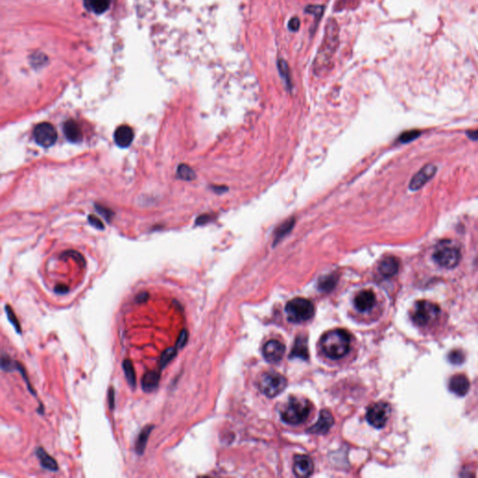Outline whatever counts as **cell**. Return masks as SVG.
Returning <instances> with one entry per match:
<instances>
[{
  "instance_id": "6da1fadb",
  "label": "cell",
  "mask_w": 478,
  "mask_h": 478,
  "mask_svg": "<svg viewBox=\"0 0 478 478\" xmlns=\"http://www.w3.org/2000/svg\"><path fill=\"white\" fill-rule=\"evenodd\" d=\"M320 348L328 358L338 360L348 354L350 349V336L341 329L328 331L320 339Z\"/></svg>"
},
{
  "instance_id": "7a4b0ae2",
  "label": "cell",
  "mask_w": 478,
  "mask_h": 478,
  "mask_svg": "<svg viewBox=\"0 0 478 478\" xmlns=\"http://www.w3.org/2000/svg\"><path fill=\"white\" fill-rule=\"evenodd\" d=\"M311 412V403L303 397H291L281 411V419L289 425L304 422Z\"/></svg>"
},
{
  "instance_id": "3957f363",
  "label": "cell",
  "mask_w": 478,
  "mask_h": 478,
  "mask_svg": "<svg viewBox=\"0 0 478 478\" xmlns=\"http://www.w3.org/2000/svg\"><path fill=\"white\" fill-rule=\"evenodd\" d=\"M285 311L290 322L301 323L311 319L314 316L315 308L309 300L298 297L288 302Z\"/></svg>"
},
{
  "instance_id": "277c9868",
  "label": "cell",
  "mask_w": 478,
  "mask_h": 478,
  "mask_svg": "<svg viewBox=\"0 0 478 478\" xmlns=\"http://www.w3.org/2000/svg\"><path fill=\"white\" fill-rule=\"evenodd\" d=\"M440 312L438 304L427 300H420L415 304L414 310L411 314V319L418 326H425L437 319Z\"/></svg>"
},
{
  "instance_id": "5b68a950",
  "label": "cell",
  "mask_w": 478,
  "mask_h": 478,
  "mask_svg": "<svg viewBox=\"0 0 478 478\" xmlns=\"http://www.w3.org/2000/svg\"><path fill=\"white\" fill-rule=\"evenodd\" d=\"M286 386V378L277 372L266 373L259 381L260 390L269 398L278 396L285 389Z\"/></svg>"
},
{
  "instance_id": "8992f818",
  "label": "cell",
  "mask_w": 478,
  "mask_h": 478,
  "mask_svg": "<svg viewBox=\"0 0 478 478\" xmlns=\"http://www.w3.org/2000/svg\"><path fill=\"white\" fill-rule=\"evenodd\" d=\"M462 258L459 249L449 243L441 244L433 253L434 262L444 268L451 269L459 265Z\"/></svg>"
},
{
  "instance_id": "52a82bcc",
  "label": "cell",
  "mask_w": 478,
  "mask_h": 478,
  "mask_svg": "<svg viewBox=\"0 0 478 478\" xmlns=\"http://www.w3.org/2000/svg\"><path fill=\"white\" fill-rule=\"evenodd\" d=\"M390 413L391 408L387 402H376L367 410L366 418L373 427L380 429L386 425Z\"/></svg>"
},
{
  "instance_id": "ba28073f",
  "label": "cell",
  "mask_w": 478,
  "mask_h": 478,
  "mask_svg": "<svg viewBox=\"0 0 478 478\" xmlns=\"http://www.w3.org/2000/svg\"><path fill=\"white\" fill-rule=\"evenodd\" d=\"M33 137L35 141L43 148L52 147L57 140V131L50 122H40L34 128Z\"/></svg>"
},
{
  "instance_id": "9c48e42d",
  "label": "cell",
  "mask_w": 478,
  "mask_h": 478,
  "mask_svg": "<svg viewBox=\"0 0 478 478\" xmlns=\"http://www.w3.org/2000/svg\"><path fill=\"white\" fill-rule=\"evenodd\" d=\"M263 354L268 363H279L285 354V346L279 340H269L263 348Z\"/></svg>"
},
{
  "instance_id": "30bf717a",
  "label": "cell",
  "mask_w": 478,
  "mask_h": 478,
  "mask_svg": "<svg viewBox=\"0 0 478 478\" xmlns=\"http://www.w3.org/2000/svg\"><path fill=\"white\" fill-rule=\"evenodd\" d=\"M436 167L432 164L421 168L411 180L409 184L410 190L417 191L421 189L426 183L433 179V176L436 173Z\"/></svg>"
},
{
  "instance_id": "8fae6325",
  "label": "cell",
  "mask_w": 478,
  "mask_h": 478,
  "mask_svg": "<svg viewBox=\"0 0 478 478\" xmlns=\"http://www.w3.org/2000/svg\"><path fill=\"white\" fill-rule=\"evenodd\" d=\"M314 464L308 456L297 455L294 458L293 472L298 478H307L312 475Z\"/></svg>"
},
{
  "instance_id": "7c38bea8",
  "label": "cell",
  "mask_w": 478,
  "mask_h": 478,
  "mask_svg": "<svg viewBox=\"0 0 478 478\" xmlns=\"http://www.w3.org/2000/svg\"><path fill=\"white\" fill-rule=\"evenodd\" d=\"M334 418L328 410H322L319 414V420L312 426L308 432L315 434H325L334 425Z\"/></svg>"
},
{
  "instance_id": "4fadbf2b",
  "label": "cell",
  "mask_w": 478,
  "mask_h": 478,
  "mask_svg": "<svg viewBox=\"0 0 478 478\" xmlns=\"http://www.w3.org/2000/svg\"><path fill=\"white\" fill-rule=\"evenodd\" d=\"M377 303L376 295L372 290L366 289L359 292L355 297L354 304L360 312L370 311Z\"/></svg>"
},
{
  "instance_id": "5bb4252c",
  "label": "cell",
  "mask_w": 478,
  "mask_h": 478,
  "mask_svg": "<svg viewBox=\"0 0 478 478\" xmlns=\"http://www.w3.org/2000/svg\"><path fill=\"white\" fill-rule=\"evenodd\" d=\"M134 131L129 125H121L114 133V141L120 148H127L134 140Z\"/></svg>"
},
{
  "instance_id": "9a60e30c",
  "label": "cell",
  "mask_w": 478,
  "mask_h": 478,
  "mask_svg": "<svg viewBox=\"0 0 478 478\" xmlns=\"http://www.w3.org/2000/svg\"><path fill=\"white\" fill-rule=\"evenodd\" d=\"M448 387L454 394L462 397L467 394L469 391L470 382L464 375H455L449 380Z\"/></svg>"
},
{
  "instance_id": "2e32d148",
  "label": "cell",
  "mask_w": 478,
  "mask_h": 478,
  "mask_svg": "<svg viewBox=\"0 0 478 478\" xmlns=\"http://www.w3.org/2000/svg\"><path fill=\"white\" fill-rule=\"evenodd\" d=\"M63 131L66 138L72 143L80 142L83 139L82 128L80 124L74 120H68L67 122H65Z\"/></svg>"
},
{
  "instance_id": "e0dca14e",
  "label": "cell",
  "mask_w": 478,
  "mask_h": 478,
  "mask_svg": "<svg viewBox=\"0 0 478 478\" xmlns=\"http://www.w3.org/2000/svg\"><path fill=\"white\" fill-rule=\"evenodd\" d=\"M399 270V262L394 257L383 259L379 266L380 273L385 278H391Z\"/></svg>"
},
{
  "instance_id": "ac0fdd59",
  "label": "cell",
  "mask_w": 478,
  "mask_h": 478,
  "mask_svg": "<svg viewBox=\"0 0 478 478\" xmlns=\"http://www.w3.org/2000/svg\"><path fill=\"white\" fill-rule=\"evenodd\" d=\"M160 373L157 371H150L143 376L141 380V387L145 392L154 391L160 383Z\"/></svg>"
},
{
  "instance_id": "d6986e66",
  "label": "cell",
  "mask_w": 478,
  "mask_h": 478,
  "mask_svg": "<svg viewBox=\"0 0 478 478\" xmlns=\"http://www.w3.org/2000/svg\"><path fill=\"white\" fill-rule=\"evenodd\" d=\"M153 429H154V426L147 425L145 426L144 428L140 431V433L137 436L136 446H135V450H136L137 455L141 456L144 454L149 437H150Z\"/></svg>"
},
{
  "instance_id": "ffe728a7",
  "label": "cell",
  "mask_w": 478,
  "mask_h": 478,
  "mask_svg": "<svg viewBox=\"0 0 478 478\" xmlns=\"http://www.w3.org/2000/svg\"><path fill=\"white\" fill-rule=\"evenodd\" d=\"M290 358H300L301 360H307L309 354H308V349H307V342L306 338L304 336H299L294 343L293 349L291 350V353L289 355Z\"/></svg>"
},
{
  "instance_id": "44dd1931",
  "label": "cell",
  "mask_w": 478,
  "mask_h": 478,
  "mask_svg": "<svg viewBox=\"0 0 478 478\" xmlns=\"http://www.w3.org/2000/svg\"><path fill=\"white\" fill-rule=\"evenodd\" d=\"M294 224L295 220L293 218H290L282 222L281 225H279L274 233V245H277L286 235H288L291 232Z\"/></svg>"
},
{
  "instance_id": "7402d4cb",
  "label": "cell",
  "mask_w": 478,
  "mask_h": 478,
  "mask_svg": "<svg viewBox=\"0 0 478 478\" xmlns=\"http://www.w3.org/2000/svg\"><path fill=\"white\" fill-rule=\"evenodd\" d=\"M36 454L39 460V463L44 469L52 471V472H56L58 470V465L56 461L53 459V457L49 455L43 448H38L36 450Z\"/></svg>"
},
{
  "instance_id": "603a6c76",
  "label": "cell",
  "mask_w": 478,
  "mask_h": 478,
  "mask_svg": "<svg viewBox=\"0 0 478 478\" xmlns=\"http://www.w3.org/2000/svg\"><path fill=\"white\" fill-rule=\"evenodd\" d=\"M111 0H84V6L96 14H102L110 6Z\"/></svg>"
},
{
  "instance_id": "cb8c5ba5",
  "label": "cell",
  "mask_w": 478,
  "mask_h": 478,
  "mask_svg": "<svg viewBox=\"0 0 478 478\" xmlns=\"http://www.w3.org/2000/svg\"><path fill=\"white\" fill-rule=\"evenodd\" d=\"M122 369H123L125 379L127 380L130 387H133V388L136 387L137 377H136V371H135L133 363L128 359L124 360L123 363H122Z\"/></svg>"
},
{
  "instance_id": "d4e9b609",
  "label": "cell",
  "mask_w": 478,
  "mask_h": 478,
  "mask_svg": "<svg viewBox=\"0 0 478 478\" xmlns=\"http://www.w3.org/2000/svg\"><path fill=\"white\" fill-rule=\"evenodd\" d=\"M177 176H178L179 179L183 180V181H192L195 178V173L189 166H187L185 164H182L178 167Z\"/></svg>"
},
{
  "instance_id": "484cf974",
  "label": "cell",
  "mask_w": 478,
  "mask_h": 478,
  "mask_svg": "<svg viewBox=\"0 0 478 478\" xmlns=\"http://www.w3.org/2000/svg\"><path fill=\"white\" fill-rule=\"evenodd\" d=\"M337 281H338V276L335 274H331L329 276H326L325 278H323L322 280H320L319 288L324 291H329L334 288Z\"/></svg>"
},
{
  "instance_id": "4316f807",
  "label": "cell",
  "mask_w": 478,
  "mask_h": 478,
  "mask_svg": "<svg viewBox=\"0 0 478 478\" xmlns=\"http://www.w3.org/2000/svg\"><path fill=\"white\" fill-rule=\"evenodd\" d=\"M278 68H279L280 74L282 77L283 81L285 82V84L287 85L288 89H290L291 88V80H290V73H289L288 64L283 59H281V60H279V63H278Z\"/></svg>"
},
{
  "instance_id": "83f0119b",
  "label": "cell",
  "mask_w": 478,
  "mask_h": 478,
  "mask_svg": "<svg viewBox=\"0 0 478 478\" xmlns=\"http://www.w3.org/2000/svg\"><path fill=\"white\" fill-rule=\"evenodd\" d=\"M177 353H178L177 347L166 349L160 358V367L162 369L167 367V365L174 359L175 357L177 356Z\"/></svg>"
},
{
  "instance_id": "f1b7e54d",
  "label": "cell",
  "mask_w": 478,
  "mask_h": 478,
  "mask_svg": "<svg viewBox=\"0 0 478 478\" xmlns=\"http://www.w3.org/2000/svg\"><path fill=\"white\" fill-rule=\"evenodd\" d=\"M448 361L452 365H462L465 361V354L461 349H453L448 354Z\"/></svg>"
},
{
  "instance_id": "f546056e",
  "label": "cell",
  "mask_w": 478,
  "mask_h": 478,
  "mask_svg": "<svg viewBox=\"0 0 478 478\" xmlns=\"http://www.w3.org/2000/svg\"><path fill=\"white\" fill-rule=\"evenodd\" d=\"M5 311H6V314H7V318H8V321L10 322V324H11L12 326L14 327L16 332H17L18 334H20V333H21V325H20L19 320H18L17 317H16L15 313L13 312V310L11 309V307H10L8 304L5 305Z\"/></svg>"
},
{
  "instance_id": "4dcf8cb0",
  "label": "cell",
  "mask_w": 478,
  "mask_h": 478,
  "mask_svg": "<svg viewBox=\"0 0 478 478\" xmlns=\"http://www.w3.org/2000/svg\"><path fill=\"white\" fill-rule=\"evenodd\" d=\"M17 365H18V363H17L16 361L15 362L12 361L9 357L5 356V355L2 356L1 366H2V369H3L4 371L11 372V371L17 370Z\"/></svg>"
},
{
  "instance_id": "1f68e13d",
  "label": "cell",
  "mask_w": 478,
  "mask_h": 478,
  "mask_svg": "<svg viewBox=\"0 0 478 478\" xmlns=\"http://www.w3.org/2000/svg\"><path fill=\"white\" fill-rule=\"evenodd\" d=\"M419 135H420V133L417 130L407 131V132H405V133L401 135V137H399V140L402 143H406V142H409L411 140H414Z\"/></svg>"
},
{
  "instance_id": "d6a6232c",
  "label": "cell",
  "mask_w": 478,
  "mask_h": 478,
  "mask_svg": "<svg viewBox=\"0 0 478 478\" xmlns=\"http://www.w3.org/2000/svg\"><path fill=\"white\" fill-rule=\"evenodd\" d=\"M323 11H324V7H323V6L311 5V6H307L306 8H305V12L313 14L315 17H318L319 19H320V18L322 17Z\"/></svg>"
},
{
  "instance_id": "836d02e7",
  "label": "cell",
  "mask_w": 478,
  "mask_h": 478,
  "mask_svg": "<svg viewBox=\"0 0 478 478\" xmlns=\"http://www.w3.org/2000/svg\"><path fill=\"white\" fill-rule=\"evenodd\" d=\"M188 338H189L188 331H187L186 329H183V331L181 332V334H180V336H179V338H178V340H177V343H176L177 349H183V347L187 344Z\"/></svg>"
},
{
  "instance_id": "e575fe53",
  "label": "cell",
  "mask_w": 478,
  "mask_h": 478,
  "mask_svg": "<svg viewBox=\"0 0 478 478\" xmlns=\"http://www.w3.org/2000/svg\"><path fill=\"white\" fill-rule=\"evenodd\" d=\"M88 220H89V222L91 223L94 227H96V229H100V230L104 229V223H103L101 220H99V219H97L96 216L90 215V216L88 217Z\"/></svg>"
},
{
  "instance_id": "d590c367",
  "label": "cell",
  "mask_w": 478,
  "mask_h": 478,
  "mask_svg": "<svg viewBox=\"0 0 478 478\" xmlns=\"http://www.w3.org/2000/svg\"><path fill=\"white\" fill-rule=\"evenodd\" d=\"M300 24H301V23H300L299 18H298V17H293V18H291V19L289 20V22H288V29L290 31H293V32L297 31L300 28Z\"/></svg>"
},
{
  "instance_id": "8d00e7d4",
  "label": "cell",
  "mask_w": 478,
  "mask_h": 478,
  "mask_svg": "<svg viewBox=\"0 0 478 478\" xmlns=\"http://www.w3.org/2000/svg\"><path fill=\"white\" fill-rule=\"evenodd\" d=\"M108 405H109L110 410L114 409V405H115V390H114L113 387H109V390H108Z\"/></svg>"
},
{
  "instance_id": "74e56055",
  "label": "cell",
  "mask_w": 478,
  "mask_h": 478,
  "mask_svg": "<svg viewBox=\"0 0 478 478\" xmlns=\"http://www.w3.org/2000/svg\"><path fill=\"white\" fill-rule=\"evenodd\" d=\"M54 291L57 294H66L69 292V287L64 284H58L54 287Z\"/></svg>"
},
{
  "instance_id": "f35d334b",
  "label": "cell",
  "mask_w": 478,
  "mask_h": 478,
  "mask_svg": "<svg viewBox=\"0 0 478 478\" xmlns=\"http://www.w3.org/2000/svg\"><path fill=\"white\" fill-rule=\"evenodd\" d=\"M96 210H98L99 212L101 213L104 217H106L107 220H109L110 217L112 216V212H111L110 210H107L106 207H102V206H100L99 205H96Z\"/></svg>"
},
{
  "instance_id": "ab89813d",
  "label": "cell",
  "mask_w": 478,
  "mask_h": 478,
  "mask_svg": "<svg viewBox=\"0 0 478 478\" xmlns=\"http://www.w3.org/2000/svg\"><path fill=\"white\" fill-rule=\"evenodd\" d=\"M210 220H211V216H209V215H202V216H200L197 220H197L196 222H197V224H205L206 222L210 221Z\"/></svg>"
},
{
  "instance_id": "60d3db41",
  "label": "cell",
  "mask_w": 478,
  "mask_h": 478,
  "mask_svg": "<svg viewBox=\"0 0 478 478\" xmlns=\"http://www.w3.org/2000/svg\"><path fill=\"white\" fill-rule=\"evenodd\" d=\"M148 298H149V293L146 292V291H143V292H140V293L137 296L136 300H137L138 303H143L145 301H147Z\"/></svg>"
},
{
  "instance_id": "b9f144b4",
  "label": "cell",
  "mask_w": 478,
  "mask_h": 478,
  "mask_svg": "<svg viewBox=\"0 0 478 478\" xmlns=\"http://www.w3.org/2000/svg\"><path fill=\"white\" fill-rule=\"evenodd\" d=\"M468 137H470L471 139L473 140H478V130H474V131H469L467 133Z\"/></svg>"
}]
</instances>
